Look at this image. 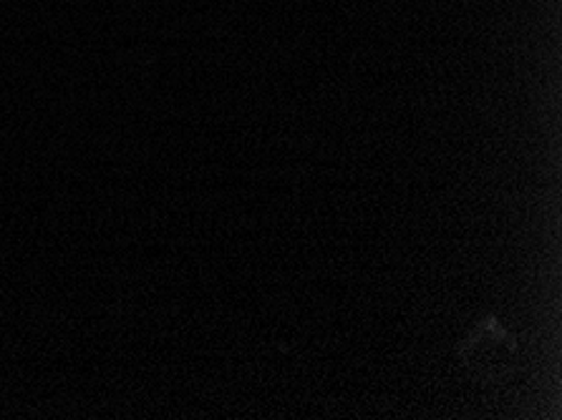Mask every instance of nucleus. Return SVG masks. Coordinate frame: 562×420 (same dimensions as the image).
Returning <instances> with one entry per match:
<instances>
[{
    "instance_id": "nucleus-1",
    "label": "nucleus",
    "mask_w": 562,
    "mask_h": 420,
    "mask_svg": "<svg viewBox=\"0 0 562 420\" xmlns=\"http://www.w3.org/2000/svg\"><path fill=\"white\" fill-rule=\"evenodd\" d=\"M459 360L484 388H505L517 373V338L490 315L459 345Z\"/></svg>"
}]
</instances>
